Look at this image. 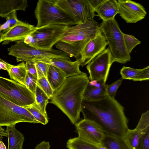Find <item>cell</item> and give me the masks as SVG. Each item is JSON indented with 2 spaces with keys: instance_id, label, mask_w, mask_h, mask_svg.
I'll return each mask as SVG.
<instances>
[{
  "instance_id": "5b68a950",
  "label": "cell",
  "mask_w": 149,
  "mask_h": 149,
  "mask_svg": "<svg viewBox=\"0 0 149 149\" xmlns=\"http://www.w3.org/2000/svg\"><path fill=\"white\" fill-rule=\"evenodd\" d=\"M7 50L8 54L15 57L17 62H34L39 59L53 58L71 61L68 54L59 50L36 48L25 43L23 40L15 42Z\"/></svg>"
},
{
  "instance_id": "2e32d148",
  "label": "cell",
  "mask_w": 149,
  "mask_h": 149,
  "mask_svg": "<svg viewBox=\"0 0 149 149\" xmlns=\"http://www.w3.org/2000/svg\"><path fill=\"white\" fill-rule=\"evenodd\" d=\"M37 28L34 25L22 22L2 33L0 39V43L3 42V44L6 45L10 42L24 40Z\"/></svg>"
},
{
  "instance_id": "d6a6232c",
  "label": "cell",
  "mask_w": 149,
  "mask_h": 149,
  "mask_svg": "<svg viewBox=\"0 0 149 149\" xmlns=\"http://www.w3.org/2000/svg\"><path fill=\"white\" fill-rule=\"evenodd\" d=\"M123 79L121 78L110 85H107L106 91L107 95L112 99H115V97L119 87L122 83Z\"/></svg>"
},
{
  "instance_id": "ac0fdd59",
  "label": "cell",
  "mask_w": 149,
  "mask_h": 149,
  "mask_svg": "<svg viewBox=\"0 0 149 149\" xmlns=\"http://www.w3.org/2000/svg\"><path fill=\"white\" fill-rule=\"evenodd\" d=\"M106 82L103 80L89 81L83 96V99L88 101H98L107 95Z\"/></svg>"
},
{
  "instance_id": "603a6c76",
  "label": "cell",
  "mask_w": 149,
  "mask_h": 149,
  "mask_svg": "<svg viewBox=\"0 0 149 149\" xmlns=\"http://www.w3.org/2000/svg\"><path fill=\"white\" fill-rule=\"evenodd\" d=\"M66 78L65 74L62 70L49 65L47 79L54 92L62 85Z\"/></svg>"
},
{
  "instance_id": "30bf717a",
  "label": "cell",
  "mask_w": 149,
  "mask_h": 149,
  "mask_svg": "<svg viewBox=\"0 0 149 149\" xmlns=\"http://www.w3.org/2000/svg\"><path fill=\"white\" fill-rule=\"evenodd\" d=\"M58 6L80 23L93 19L96 15L89 0H54Z\"/></svg>"
},
{
  "instance_id": "74e56055",
  "label": "cell",
  "mask_w": 149,
  "mask_h": 149,
  "mask_svg": "<svg viewBox=\"0 0 149 149\" xmlns=\"http://www.w3.org/2000/svg\"><path fill=\"white\" fill-rule=\"evenodd\" d=\"M25 63L27 72L32 75L37 77L34 62L27 61Z\"/></svg>"
},
{
  "instance_id": "277c9868",
  "label": "cell",
  "mask_w": 149,
  "mask_h": 149,
  "mask_svg": "<svg viewBox=\"0 0 149 149\" xmlns=\"http://www.w3.org/2000/svg\"><path fill=\"white\" fill-rule=\"evenodd\" d=\"M99 29L109 45L113 62L125 64L130 61L131 57L125 46L123 33L116 19L102 21L100 25Z\"/></svg>"
},
{
  "instance_id": "6da1fadb",
  "label": "cell",
  "mask_w": 149,
  "mask_h": 149,
  "mask_svg": "<svg viewBox=\"0 0 149 149\" xmlns=\"http://www.w3.org/2000/svg\"><path fill=\"white\" fill-rule=\"evenodd\" d=\"M124 110L115 99L107 96L98 101L83 100L81 112L84 119L97 124L105 134L124 139L128 128Z\"/></svg>"
},
{
  "instance_id": "ab89813d",
  "label": "cell",
  "mask_w": 149,
  "mask_h": 149,
  "mask_svg": "<svg viewBox=\"0 0 149 149\" xmlns=\"http://www.w3.org/2000/svg\"><path fill=\"white\" fill-rule=\"evenodd\" d=\"M50 145L49 142L43 141L38 144L34 149H49Z\"/></svg>"
},
{
  "instance_id": "5bb4252c",
  "label": "cell",
  "mask_w": 149,
  "mask_h": 149,
  "mask_svg": "<svg viewBox=\"0 0 149 149\" xmlns=\"http://www.w3.org/2000/svg\"><path fill=\"white\" fill-rule=\"evenodd\" d=\"M118 13L128 23H134L144 19L147 12L141 4L130 0H118Z\"/></svg>"
},
{
  "instance_id": "4316f807",
  "label": "cell",
  "mask_w": 149,
  "mask_h": 149,
  "mask_svg": "<svg viewBox=\"0 0 149 149\" xmlns=\"http://www.w3.org/2000/svg\"><path fill=\"white\" fill-rule=\"evenodd\" d=\"M56 47L69 55L70 57H74L76 60L80 58V50L75 46L68 43L59 41L55 44Z\"/></svg>"
},
{
  "instance_id": "e0dca14e",
  "label": "cell",
  "mask_w": 149,
  "mask_h": 149,
  "mask_svg": "<svg viewBox=\"0 0 149 149\" xmlns=\"http://www.w3.org/2000/svg\"><path fill=\"white\" fill-rule=\"evenodd\" d=\"M40 61L53 65L65 73L66 77L79 75L82 72L79 69L80 63L79 60L71 61L58 58H49L36 61Z\"/></svg>"
},
{
  "instance_id": "cb8c5ba5",
  "label": "cell",
  "mask_w": 149,
  "mask_h": 149,
  "mask_svg": "<svg viewBox=\"0 0 149 149\" xmlns=\"http://www.w3.org/2000/svg\"><path fill=\"white\" fill-rule=\"evenodd\" d=\"M102 146L107 149H131L123 139L105 134Z\"/></svg>"
},
{
  "instance_id": "7a4b0ae2",
  "label": "cell",
  "mask_w": 149,
  "mask_h": 149,
  "mask_svg": "<svg viewBox=\"0 0 149 149\" xmlns=\"http://www.w3.org/2000/svg\"><path fill=\"white\" fill-rule=\"evenodd\" d=\"M89 81L83 72L66 77L50 99V103L59 109L74 125L79 121L84 93Z\"/></svg>"
},
{
  "instance_id": "f35d334b",
  "label": "cell",
  "mask_w": 149,
  "mask_h": 149,
  "mask_svg": "<svg viewBox=\"0 0 149 149\" xmlns=\"http://www.w3.org/2000/svg\"><path fill=\"white\" fill-rule=\"evenodd\" d=\"M105 1V0H89V1L95 12L97 9Z\"/></svg>"
},
{
  "instance_id": "1f68e13d",
  "label": "cell",
  "mask_w": 149,
  "mask_h": 149,
  "mask_svg": "<svg viewBox=\"0 0 149 149\" xmlns=\"http://www.w3.org/2000/svg\"><path fill=\"white\" fill-rule=\"evenodd\" d=\"M34 62L36 69L37 78L42 77L47 78L49 65L40 61Z\"/></svg>"
},
{
  "instance_id": "4fadbf2b",
  "label": "cell",
  "mask_w": 149,
  "mask_h": 149,
  "mask_svg": "<svg viewBox=\"0 0 149 149\" xmlns=\"http://www.w3.org/2000/svg\"><path fill=\"white\" fill-rule=\"evenodd\" d=\"M108 45L106 39L99 30L96 36L90 40L80 52L79 60L82 67L87 64L102 53Z\"/></svg>"
},
{
  "instance_id": "484cf974",
  "label": "cell",
  "mask_w": 149,
  "mask_h": 149,
  "mask_svg": "<svg viewBox=\"0 0 149 149\" xmlns=\"http://www.w3.org/2000/svg\"><path fill=\"white\" fill-rule=\"evenodd\" d=\"M34 95L35 102L41 111L46 116H47L46 107L49 99L47 95L37 85Z\"/></svg>"
},
{
  "instance_id": "4dcf8cb0",
  "label": "cell",
  "mask_w": 149,
  "mask_h": 149,
  "mask_svg": "<svg viewBox=\"0 0 149 149\" xmlns=\"http://www.w3.org/2000/svg\"><path fill=\"white\" fill-rule=\"evenodd\" d=\"M37 85L47 95L49 99L52 97L54 92L46 78H37Z\"/></svg>"
},
{
  "instance_id": "ffe728a7",
  "label": "cell",
  "mask_w": 149,
  "mask_h": 149,
  "mask_svg": "<svg viewBox=\"0 0 149 149\" xmlns=\"http://www.w3.org/2000/svg\"><path fill=\"white\" fill-rule=\"evenodd\" d=\"M28 6L26 0H0V17H6L17 10L25 11Z\"/></svg>"
},
{
  "instance_id": "7c38bea8",
  "label": "cell",
  "mask_w": 149,
  "mask_h": 149,
  "mask_svg": "<svg viewBox=\"0 0 149 149\" xmlns=\"http://www.w3.org/2000/svg\"><path fill=\"white\" fill-rule=\"evenodd\" d=\"M75 125L79 138L97 146H102L105 133L97 124L84 119Z\"/></svg>"
},
{
  "instance_id": "9a60e30c",
  "label": "cell",
  "mask_w": 149,
  "mask_h": 149,
  "mask_svg": "<svg viewBox=\"0 0 149 149\" xmlns=\"http://www.w3.org/2000/svg\"><path fill=\"white\" fill-rule=\"evenodd\" d=\"M149 130V111L142 114L141 117L134 129L127 130L124 139L131 149H137L140 138Z\"/></svg>"
},
{
  "instance_id": "e575fe53",
  "label": "cell",
  "mask_w": 149,
  "mask_h": 149,
  "mask_svg": "<svg viewBox=\"0 0 149 149\" xmlns=\"http://www.w3.org/2000/svg\"><path fill=\"white\" fill-rule=\"evenodd\" d=\"M6 18V21L9 24L8 29L3 32V33L8 30L12 28L16 24L21 23L22 21L19 20L17 18V11H13L8 15Z\"/></svg>"
},
{
  "instance_id": "d4e9b609",
  "label": "cell",
  "mask_w": 149,
  "mask_h": 149,
  "mask_svg": "<svg viewBox=\"0 0 149 149\" xmlns=\"http://www.w3.org/2000/svg\"><path fill=\"white\" fill-rule=\"evenodd\" d=\"M69 149H99V146L85 141L78 137L69 139L66 144Z\"/></svg>"
},
{
  "instance_id": "f1b7e54d",
  "label": "cell",
  "mask_w": 149,
  "mask_h": 149,
  "mask_svg": "<svg viewBox=\"0 0 149 149\" xmlns=\"http://www.w3.org/2000/svg\"><path fill=\"white\" fill-rule=\"evenodd\" d=\"M142 69H136L124 66L121 69L120 73L123 79L133 80L141 72Z\"/></svg>"
},
{
  "instance_id": "b9f144b4",
  "label": "cell",
  "mask_w": 149,
  "mask_h": 149,
  "mask_svg": "<svg viewBox=\"0 0 149 149\" xmlns=\"http://www.w3.org/2000/svg\"><path fill=\"white\" fill-rule=\"evenodd\" d=\"M3 137H0V149H7L6 146L2 141Z\"/></svg>"
},
{
  "instance_id": "8fae6325",
  "label": "cell",
  "mask_w": 149,
  "mask_h": 149,
  "mask_svg": "<svg viewBox=\"0 0 149 149\" xmlns=\"http://www.w3.org/2000/svg\"><path fill=\"white\" fill-rule=\"evenodd\" d=\"M113 63L108 47L94 58L86 66L89 81L103 80L106 82L111 66Z\"/></svg>"
},
{
  "instance_id": "52a82bcc",
  "label": "cell",
  "mask_w": 149,
  "mask_h": 149,
  "mask_svg": "<svg viewBox=\"0 0 149 149\" xmlns=\"http://www.w3.org/2000/svg\"><path fill=\"white\" fill-rule=\"evenodd\" d=\"M100 25L94 19L68 26L59 41L76 47L81 51L86 44L97 34Z\"/></svg>"
},
{
  "instance_id": "d590c367",
  "label": "cell",
  "mask_w": 149,
  "mask_h": 149,
  "mask_svg": "<svg viewBox=\"0 0 149 149\" xmlns=\"http://www.w3.org/2000/svg\"><path fill=\"white\" fill-rule=\"evenodd\" d=\"M137 149H149V130L140 139Z\"/></svg>"
},
{
  "instance_id": "8d00e7d4",
  "label": "cell",
  "mask_w": 149,
  "mask_h": 149,
  "mask_svg": "<svg viewBox=\"0 0 149 149\" xmlns=\"http://www.w3.org/2000/svg\"><path fill=\"white\" fill-rule=\"evenodd\" d=\"M149 79V66H147L142 69L139 75L133 81H134L148 80Z\"/></svg>"
},
{
  "instance_id": "9c48e42d",
  "label": "cell",
  "mask_w": 149,
  "mask_h": 149,
  "mask_svg": "<svg viewBox=\"0 0 149 149\" xmlns=\"http://www.w3.org/2000/svg\"><path fill=\"white\" fill-rule=\"evenodd\" d=\"M0 94L21 107L35 102V95L25 86L0 76Z\"/></svg>"
},
{
  "instance_id": "44dd1931",
  "label": "cell",
  "mask_w": 149,
  "mask_h": 149,
  "mask_svg": "<svg viewBox=\"0 0 149 149\" xmlns=\"http://www.w3.org/2000/svg\"><path fill=\"white\" fill-rule=\"evenodd\" d=\"M5 63L10 79L26 86L25 79L27 72L24 62H22L17 65H12L6 62Z\"/></svg>"
},
{
  "instance_id": "d6986e66",
  "label": "cell",
  "mask_w": 149,
  "mask_h": 149,
  "mask_svg": "<svg viewBox=\"0 0 149 149\" xmlns=\"http://www.w3.org/2000/svg\"><path fill=\"white\" fill-rule=\"evenodd\" d=\"M118 12V4L116 0H105L95 10L97 15L104 21L115 19Z\"/></svg>"
},
{
  "instance_id": "ba28073f",
  "label": "cell",
  "mask_w": 149,
  "mask_h": 149,
  "mask_svg": "<svg viewBox=\"0 0 149 149\" xmlns=\"http://www.w3.org/2000/svg\"><path fill=\"white\" fill-rule=\"evenodd\" d=\"M21 122L39 123L24 107L13 103L0 94V126Z\"/></svg>"
},
{
  "instance_id": "836d02e7",
  "label": "cell",
  "mask_w": 149,
  "mask_h": 149,
  "mask_svg": "<svg viewBox=\"0 0 149 149\" xmlns=\"http://www.w3.org/2000/svg\"><path fill=\"white\" fill-rule=\"evenodd\" d=\"M37 77L27 72L25 79L26 86L34 95L37 86Z\"/></svg>"
},
{
  "instance_id": "7bdbcfd3",
  "label": "cell",
  "mask_w": 149,
  "mask_h": 149,
  "mask_svg": "<svg viewBox=\"0 0 149 149\" xmlns=\"http://www.w3.org/2000/svg\"><path fill=\"white\" fill-rule=\"evenodd\" d=\"M2 32H1V31H0V39L1 36V34H2Z\"/></svg>"
},
{
  "instance_id": "7402d4cb",
  "label": "cell",
  "mask_w": 149,
  "mask_h": 149,
  "mask_svg": "<svg viewBox=\"0 0 149 149\" xmlns=\"http://www.w3.org/2000/svg\"><path fill=\"white\" fill-rule=\"evenodd\" d=\"M15 125L6 126V131L8 140V149H23L24 136L16 129Z\"/></svg>"
},
{
  "instance_id": "8992f818",
  "label": "cell",
  "mask_w": 149,
  "mask_h": 149,
  "mask_svg": "<svg viewBox=\"0 0 149 149\" xmlns=\"http://www.w3.org/2000/svg\"><path fill=\"white\" fill-rule=\"evenodd\" d=\"M68 26L50 24L37 28L26 36L24 42L34 48L50 49L58 41Z\"/></svg>"
},
{
  "instance_id": "60d3db41",
  "label": "cell",
  "mask_w": 149,
  "mask_h": 149,
  "mask_svg": "<svg viewBox=\"0 0 149 149\" xmlns=\"http://www.w3.org/2000/svg\"><path fill=\"white\" fill-rule=\"evenodd\" d=\"M3 136L7 137V134L5 129L0 126V137Z\"/></svg>"
},
{
  "instance_id": "f546056e",
  "label": "cell",
  "mask_w": 149,
  "mask_h": 149,
  "mask_svg": "<svg viewBox=\"0 0 149 149\" xmlns=\"http://www.w3.org/2000/svg\"><path fill=\"white\" fill-rule=\"evenodd\" d=\"M123 38L126 50L129 54L134 48L140 44L141 42L132 35L123 33Z\"/></svg>"
},
{
  "instance_id": "3957f363",
  "label": "cell",
  "mask_w": 149,
  "mask_h": 149,
  "mask_svg": "<svg viewBox=\"0 0 149 149\" xmlns=\"http://www.w3.org/2000/svg\"><path fill=\"white\" fill-rule=\"evenodd\" d=\"M34 14L37 28L50 24L70 26L80 23L57 5L54 0L38 1Z\"/></svg>"
},
{
  "instance_id": "83f0119b",
  "label": "cell",
  "mask_w": 149,
  "mask_h": 149,
  "mask_svg": "<svg viewBox=\"0 0 149 149\" xmlns=\"http://www.w3.org/2000/svg\"><path fill=\"white\" fill-rule=\"evenodd\" d=\"M23 107L29 111L39 123L45 125L48 123V117L42 113L35 102L32 104Z\"/></svg>"
}]
</instances>
